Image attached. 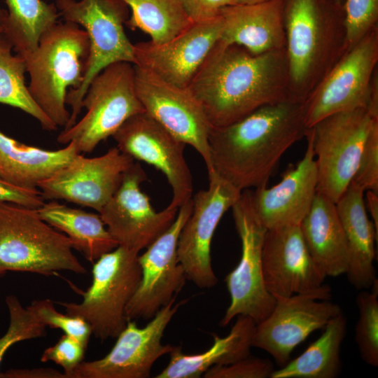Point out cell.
<instances>
[{
    "mask_svg": "<svg viewBox=\"0 0 378 378\" xmlns=\"http://www.w3.org/2000/svg\"><path fill=\"white\" fill-rule=\"evenodd\" d=\"M187 88L211 127L234 122L262 106L293 99L286 48L255 55L220 39Z\"/></svg>",
    "mask_w": 378,
    "mask_h": 378,
    "instance_id": "cell-1",
    "label": "cell"
},
{
    "mask_svg": "<svg viewBox=\"0 0 378 378\" xmlns=\"http://www.w3.org/2000/svg\"><path fill=\"white\" fill-rule=\"evenodd\" d=\"M303 102L262 106L231 124L211 127L212 169L240 191L266 186L280 159L305 137Z\"/></svg>",
    "mask_w": 378,
    "mask_h": 378,
    "instance_id": "cell-2",
    "label": "cell"
},
{
    "mask_svg": "<svg viewBox=\"0 0 378 378\" xmlns=\"http://www.w3.org/2000/svg\"><path fill=\"white\" fill-rule=\"evenodd\" d=\"M293 99L304 102L346 50L343 6L333 0H283Z\"/></svg>",
    "mask_w": 378,
    "mask_h": 378,
    "instance_id": "cell-3",
    "label": "cell"
},
{
    "mask_svg": "<svg viewBox=\"0 0 378 378\" xmlns=\"http://www.w3.org/2000/svg\"><path fill=\"white\" fill-rule=\"evenodd\" d=\"M89 51L87 32L79 25L64 20L47 29L36 49L24 57L30 77L29 92L57 127H65L69 120L66 108L67 92L80 86Z\"/></svg>",
    "mask_w": 378,
    "mask_h": 378,
    "instance_id": "cell-4",
    "label": "cell"
},
{
    "mask_svg": "<svg viewBox=\"0 0 378 378\" xmlns=\"http://www.w3.org/2000/svg\"><path fill=\"white\" fill-rule=\"evenodd\" d=\"M73 249L69 239L41 219L37 209L0 202V278L10 271L85 274Z\"/></svg>",
    "mask_w": 378,
    "mask_h": 378,
    "instance_id": "cell-5",
    "label": "cell"
},
{
    "mask_svg": "<svg viewBox=\"0 0 378 378\" xmlns=\"http://www.w3.org/2000/svg\"><path fill=\"white\" fill-rule=\"evenodd\" d=\"M59 16L83 27L90 42L89 55L80 86L69 89L66 104L71 113L64 130L76 122L82 101L94 78L108 65L118 62L135 64L134 44L127 38L124 24L128 6L121 0H55Z\"/></svg>",
    "mask_w": 378,
    "mask_h": 378,
    "instance_id": "cell-6",
    "label": "cell"
},
{
    "mask_svg": "<svg viewBox=\"0 0 378 378\" xmlns=\"http://www.w3.org/2000/svg\"><path fill=\"white\" fill-rule=\"evenodd\" d=\"M138 255L118 246L93 262L92 281L80 292V303H54L64 307L68 314L86 321L96 338H116L127 325L126 307L141 281Z\"/></svg>",
    "mask_w": 378,
    "mask_h": 378,
    "instance_id": "cell-7",
    "label": "cell"
},
{
    "mask_svg": "<svg viewBox=\"0 0 378 378\" xmlns=\"http://www.w3.org/2000/svg\"><path fill=\"white\" fill-rule=\"evenodd\" d=\"M378 27L341 56L303 102L307 129L341 112H378Z\"/></svg>",
    "mask_w": 378,
    "mask_h": 378,
    "instance_id": "cell-8",
    "label": "cell"
},
{
    "mask_svg": "<svg viewBox=\"0 0 378 378\" xmlns=\"http://www.w3.org/2000/svg\"><path fill=\"white\" fill-rule=\"evenodd\" d=\"M82 108L85 114L64 130L57 141L72 142L79 153H91L128 118L144 112L136 91L134 64L118 62L104 68L89 85Z\"/></svg>",
    "mask_w": 378,
    "mask_h": 378,
    "instance_id": "cell-9",
    "label": "cell"
},
{
    "mask_svg": "<svg viewBox=\"0 0 378 378\" xmlns=\"http://www.w3.org/2000/svg\"><path fill=\"white\" fill-rule=\"evenodd\" d=\"M378 113L358 108L329 115L307 130L317 169V192L334 202L352 181Z\"/></svg>",
    "mask_w": 378,
    "mask_h": 378,
    "instance_id": "cell-10",
    "label": "cell"
},
{
    "mask_svg": "<svg viewBox=\"0 0 378 378\" xmlns=\"http://www.w3.org/2000/svg\"><path fill=\"white\" fill-rule=\"evenodd\" d=\"M231 209L241 253L238 265L225 279L230 303L220 322L223 327L239 315L248 316L258 324L268 316L276 302L263 281L262 250L267 229L253 208L251 190L241 191Z\"/></svg>",
    "mask_w": 378,
    "mask_h": 378,
    "instance_id": "cell-11",
    "label": "cell"
},
{
    "mask_svg": "<svg viewBox=\"0 0 378 378\" xmlns=\"http://www.w3.org/2000/svg\"><path fill=\"white\" fill-rule=\"evenodd\" d=\"M208 176L209 188L198 191L192 199V212L177 244L178 260L187 279L201 288L214 287L218 282L211 265L212 239L223 216L241 193L214 171Z\"/></svg>",
    "mask_w": 378,
    "mask_h": 378,
    "instance_id": "cell-12",
    "label": "cell"
},
{
    "mask_svg": "<svg viewBox=\"0 0 378 378\" xmlns=\"http://www.w3.org/2000/svg\"><path fill=\"white\" fill-rule=\"evenodd\" d=\"M162 308L144 327L129 320L116 337L111 350L103 358L82 361L71 378H147L154 363L169 354L174 346L163 344L162 339L173 316L188 300Z\"/></svg>",
    "mask_w": 378,
    "mask_h": 378,
    "instance_id": "cell-13",
    "label": "cell"
},
{
    "mask_svg": "<svg viewBox=\"0 0 378 378\" xmlns=\"http://www.w3.org/2000/svg\"><path fill=\"white\" fill-rule=\"evenodd\" d=\"M192 209V198L182 204L169 228L138 255L141 279L126 307L129 320L151 319L176 300L187 279L178 260L177 244L183 226Z\"/></svg>",
    "mask_w": 378,
    "mask_h": 378,
    "instance_id": "cell-14",
    "label": "cell"
},
{
    "mask_svg": "<svg viewBox=\"0 0 378 378\" xmlns=\"http://www.w3.org/2000/svg\"><path fill=\"white\" fill-rule=\"evenodd\" d=\"M134 67L136 91L144 111L197 150L208 173L212 172L209 146L211 126L200 103L187 88L170 83L139 66Z\"/></svg>",
    "mask_w": 378,
    "mask_h": 378,
    "instance_id": "cell-15",
    "label": "cell"
},
{
    "mask_svg": "<svg viewBox=\"0 0 378 378\" xmlns=\"http://www.w3.org/2000/svg\"><path fill=\"white\" fill-rule=\"evenodd\" d=\"M265 286L272 295L296 294L330 300L326 276L313 260L300 225L267 230L262 250Z\"/></svg>",
    "mask_w": 378,
    "mask_h": 378,
    "instance_id": "cell-16",
    "label": "cell"
},
{
    "mask_svg": "<svg viewBox=\"0 0 378 378\" xmlns=\"http://www.w3.org/2000/svg\"><path fill=\"white\" fill-rule=\"evenodd\" d=\"M146 179L141 164L134 162L125 172L118 190L99 212L118 246L137 253L169 228L178 210L167 206L156 211L141 190V183Z\"/></svg>",
    "mask_w": 378,
    "mask_h": 378,
    "instance_id": "cell-17",
    "label": "cell"
},
{
    "mask_svg": "<svg viewBox=\"0 0 378 378\" xmlns=\"http://www.w3.org/2000/svg\"><path fill=\"white\" fill-rule=\"evenodd\" d=\"M112 136L122 153L164 174L172 190L169 206L178 209L192 198V174L184 156L186 145L145 111L128 118Z\"/></svg>",
    "mask_w": 378,
    "mask_h": 378,
    "instance_id": "cell-18",
    "label": "cell"
},
{
    "mask_svg": "<svg viewBox=\"0 0 378 378\" xmlns=\"http://www.w3.org/2000/svg\"><path fill=\"white\" fill-rule=\"evenodd\" d=\"M134 160L117 147L94 158L78 153L37 188L45 200H63L99 213L118 190Z\"/></svg>",
    "mask_w": 378,
    "mask_h": 378,
    "instance_id": "cell-19",
    "label": "cell"
},
{
    "mask_svg": "<svg viewBox=\"0 0 378 378\" xmlns=\"http://www.w3.org/2000/svg\"><path fill=\"white\" fill-rule=\"evenodd\" d=\"M273 296L274 307L265 319L256 324L252 346L266 351L282 367L297 346L342 310L330 300H318L309 295Z\"/></svg>",
    "mask_w": 378,
    "mask_h": 378,
    "instance_id": "cell-20",
    "label": "cell"
},
{
    "mask_svg": "<svg viewBox=\"0 0 378 378\" xmlns=\"http://www.w3.org/2000/svg\"><path fill=\"white\" fill-rule=\"evenodd\" d=\"M219 15L192 22L172 39L157 44L143 41L134 44L135 64L164 80L187 88L207 55L220 39Z\"/></svg>",
    "mask_w": 378,
    "mask_h": 378,
    "instance_id": "cell-21",
    "label": "cell"
},
{
    "mask_svg": "<svg viewBox=\"0 0 378 378\" xmlns=\"http://www.w3.org/2000/svg\"><path fill=\"white\" fill-rule=\"evenodd\" d=\"M305 138L303 158L284 172L280 182L251 190L253 208L267 230L300 225L312 207L317 193V169L311 139Z\"/></svg>",
    "mask_w": 378,
    "mask_h": 378,
    "instance_id": "cell-22",
    "label": "cell"
},
{
    "mask_svg": "<svg viewBox=\"0 0 378 378\" xmlns=\"http://www.w3.org/2000/svg\"><path fill=\"white\" fill-rule=\"evenodd\" d=\"M220 40L258 55L286 48L283 0L255 4H230L218 12Z\"/></svg>",
    "mask_w": 378,
    "mask_h": 378,
    "instance_id": "cell-23",
    "label": "cell"
},
{
    "mask_svg": "<svg viewBox=\"0 0 378 378\" xmlns=\"http://www.w3.org/2000/svg\"><path fill=\"white\" fill-rule=\"evenodd\" d=\"M364 192L351 181L335 202L349 251V265L345 274L358 290L370 288L377 280L374 262L378 232L368 216Z\"/></svg>",
    "mask_w": 378,
    "mask_h": 378,
    "instance_id": "cell-24",
    "label": "cell"
},
{
    "mask_svg": "<svg viewBox=\"0 0 378 378\" xmlns=\"http://www.w3.org/2000/svg\"><path fill=\"white\" fill-rule=\"evenodd\" d=\"M300 227L309 252L322 273L326 277L345 274L349 251L335 202L317 192Z\"/></svg>",
    "mask_w": 378,
    "mask_h": 378,
    "instance_id": "cell-25",
    "label": "cell"
},
{
    "mask_svg": "<svg viewBox=\"0 0 378 378\" xmlns=\"http://www.w3.org/2000/svg\"><path fill=\"white\" fill-rule=\"evenodd\" d=\"M237 317L229 334L223 337L214 335L213 344L204 352L186 354L180 346H174L167 366L155 377L197 378L213 366L228 365L248 356L256 323L246 316Z\"/></svg>",
    "mask_w": 378,
    "mask_h": 378,
    "instance_id": "cell-26",
    "label": "cell"
},
{
    "mask_svg": "<svg viewBox=\"0 0 378 378\" xmlns=\"http://www.w3.org/2000/svg\"><path fill=\"white\" fill-rule=\"evenodd\" d=\"M78 153L72 142L62 149L46 150L18 142L0 131V177L17 186L37 188Z\"/></svg>",
    "mask_w": 378,
    "mask_h": 378,
    "instance_id": "cell-27",
    "label": "cell"
},
{
    "mask_svg": "<svg viewBox=\"0 0 378 378\" xmlns=\"http://www.w3.org/2000/svg\"><path fill=\"white\" fill-rule=\"evenodd\" d=\"M37 212L45 222L64 234L73 248L92 263L118 246L99 214L72 208L55 200L45 202Z\"/></svg>",
    "mask_w": 378,
    "mask_h": 378,
    "instance_id": "cell-28",
    "label": "cell"
},
{
    "mask_svg": "<svg viewBox=\"0 0 378 378\" xmlns=\"http://www.w3.org/2000/svg\"><path fill=\"white\" fill-rule=\"evenodd\" d=\"M321 335L299 356L289 360L271 378H335L341 370L340 350L346 332L342 312L323 328Z\"/></svg>",
    "mask_w": 378,
    "mask_h": 378,
    "instance_id": "cell-29",
    "label": "cell"
},
{
    "mask_svg": "<svg viewBox=\"0 0 378 378\" xmlns=\"http://www.w3.org/2000/svg\"><path fill=\"white\" fill-rule=\"evenodd\" d=\"M7 16L2 32L22 57L37 48L41 34L59 16L55 4L42 0H5Z\"/></svg>",
    "mask_w": 378,
    "mask_h": 378,
    "instance_id": "cell-30",
    "label": "cell"
},
{
    "mask_svg": "<svg viewBox=\"0 0 378 378\" xmlns=\"http://www.w3.org/2000/svg\"><path fill=\"white\" fill-rule=\"evenodd\" d=\"M132 10L125 24L132 29L148 34L153 43L172 39L193 22L179 0H121Z\"/></svg>",
    "mask_w": 378,
    "mask_h": 378,
    "instance_id": "cell-31",
    "label": "cell"
},
{
    "mask_svg": "<svg viewBox=\"0 0 378 378\" xmlns=\"http://www.w3.org/2000/svg\"><path fill=\"white\" fill-rule=\"evenodd\" d=\"M13 49L0 31V103L21 109L38 120L46 130H56L57 125L35 102L25 84V60L18 54L13 55Z\"/></svg>",
    "mask_w": 378,
    "mask_h": 378,
    "instance_id": "cell-32",
    "label": "cell"
},
{
    "mask_svg": "<svg viewBox=\"0 0 378 378\" xmlns=\"http://www.w3.org/2000/svg\"><path fill=\"white\" fill-rule=\"evenodd\" d=\"M371 292L361 291L356 303L358 318L356 324L355 340L362 360L372 367L378 366V284Z\"/></svg>",
    "mask_w": 378,
    "mask_h": 378,
    "instance_id": "cell-33",
    "label": "cell"
},
{
    "mask_svg": "<svg viewBox=\"0 0 378 378\" xmlns=\"http://www.w3.org/2000/svg\"><path fill=\"white\" fill-rule=\"evenodd\" d=\"M6 304L10 323L6 333L0 337V364L6 351L13 344L44 336L46 328L30 307H24L16 296L7 295Z\"/></svg>",
    "mask_w": 378,
    "mask_h": 378,
    "instance_id": "cell-34",
    "label": "cell"
},
{
    "mask_svg": "<svg viewBox=\"0 0 378 378\" xmlns=\"http://www.w3.org/2000/svg\"><path fill=\"white\" fill-rule=\"evenodd\" d=\"M29 307L46 327L60 329L64 334L76 339L88 348L92 333L86 321L78 316L58 312L54 307V302L50 299L34 300Z\"/></svg>",
    "mask_w": 378,
    "mask_h": 378,
    "instance_id": "cell-35",
    "label": "cell"
},
{
    "mask_svg": "<svg viewBox=\"0 0 378 378\" xmlns=\"http://www.w3.org/2000/svg\"><path fill=\"white\" fill-rule=\"evenodd\" d=\"M343 7L348 50L378 27V0H345Z\"/></svg>",
    "mask_w": 378,
    "mask_h": 378,
    "instance_id": "cell-36",
    "label": "cell"
},
{
    "mask_svg": "<svg viewBox=\"0 0 378 378\" xmlns=\"http://www.w3.org/2000/svg\"><path fill=\"white\" fill-rule=\"evenodd\" d=\"M272 360L248 356L225 365H215L204 374L205 378H271L274 371Z\"/></svg>",
    "mask_w": 378,
    "mask_h": 378,
    "instance_id": "cell-37",
    "label": "cell"
},
{
    "mask_svg": "<svg viewBox=\"0 0 378 378\" xmlns=\"http://www.w3.org/2000/svg\"><path fill=\"white\" fill-rule=\"evenodd\" d=\"M352 181L365 191L378 193V121L373 124L368 135Z\"/></svg>",
    "mask_w": 378,
    "mask_h": 378,
    "instance_id": "cell-38",
    "label": "cell"
},
{
    "mask_svg": "<svg viewBox=\"0 0 378 378\" xmlns=\"http://www.w3.org/2000/svg\"><path fill=\"white\" fill-rule=\"evenodd\" d=\"M86 349L76 339L64 334L55 344L44 350L41 361H52L60 365L66 378H71L73 371L83 361Z\"/></svg>",
    "mask_w": 378,
    "mask_h": 378,
    "instance_id": "cell-39",
    "label": "cell"
},
{
    "mask_svg": "<svg viewBox=\"0 0 378 378\" xmlns=\"http://www.w3.org/2000/svg\"><path fill=\"white\" fill-rule=\"evenodd\" d=\"M45 199L38 188H26L13 185L0 177V202L18 204L38 209Z\"/></svg>",
    "mask_w": 378,
    "mask_h": 378,
    "instance_id": "cell-40",
    "label": "cell"
},
{
    "mask_svg": "<svg viewBox=\"0 0 378 378\" xmlns=\"http://www.w3.org/2000/svg\"><path fill=\"white\" fill-rule=\"evenodd\" d=\"M192 22H201L216 17L230 0H179Z\"/></svg>",
    "mask_w": 378,
    "mask_h": 378,
    "instance_id": "cell-41",
    "label": "cell"
},
{
    "mask_svg": "<svg viewBox=\"0 0 378 378\" xmlns=\"http://www.w3.org/2000/svg\"><path fill=\"white\" fill-rule=\"evenodd\" d=\"M1 378H66L65 374L52 368L10 369L0 372Z\"/></svg>",
    "mask_w": 378,
    "mask_h": 378,
    "instance_id": "cell-42",
    "label": "cell"
},
{
    "mask_svg": "<svg viewBox=\"0 0 378 378\" xmlns=\"http://www.w3.org/2000/svg\"><path fill=\"white\" fill-rule=\"evenodd\" d=\"M366 204L376 231L378 232V193L366 190Z\"/></svg>",
    "mask_w": 378,
    "mask_h": 378,
    "instance_id": "cell-43",
    "label": "cell"
},
{
    "mask_svg": "<svg viewBox=\"0 0 378 378\" xmlns=\"http://www.w3.org/2000/svg\"><path fill=\"white\" fill-rule=\"evenodd\" d=\"M267 1L270 0H230V4H255Z\"/></svg>",
    "mask_w": 378,
    "mask_h": 378,
    "instance_id": "cell-44",
    "label": "cell"
},
{
    "mask_svg": "<svg viewBox=\"0 0 378 378\" xmlns=\"http://www.w3.org/2000/svg\"><path fill=\"white\" fill-rule=\"evenodd\" d=\"M6 16H7V11L6 10L2 8L1 6H0V27H1L2 28V26L6 20Z\"/></svg>",
    "mask_w": 378,
    "mask_h": 378,
    "instance_id": "cell-45",
    "label": "cell"
},
{
    "mask_svg": "<svg viewBox=\"0 0 378 378\" xmlns=\"http://www.w3.org/2000/svg\"><path fill=\"white\" fill-rule=\"evenodd\" d=\"M333 1L341 6H344V1H345V0H333Z\"/></svg>",
    "mask_w": 378,
    "mask_h": 378,
    "instance_id": "cell-46",
    "label": "cell"
},
{
    "mask_svg": "<svg viewBox=\"0 0 378 378\" xmlns=\"http://www.w3.org/2000/svg\"><path fill=\"white\" fill-rule=\"evenodd\" d=\"M0 31H2V28H1V27H0Z\"/></svg>",
    "mask_w": 378,
    "mask_h": 378,
    "instance_id": "cell-47",
    "label": "cell"
}]
</instances>
